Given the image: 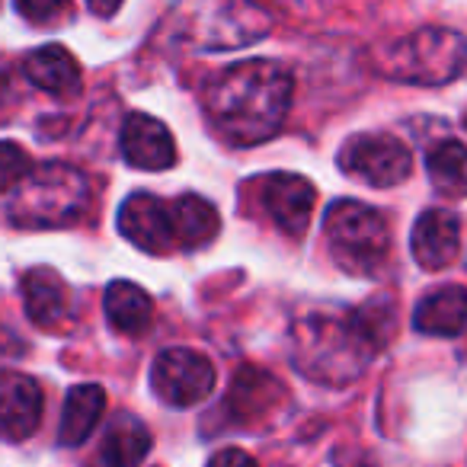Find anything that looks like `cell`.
<instances>
[{
  "mask_svg": "<svg viewBox=\"0 0 467 467\" xmlns=\"http://www.w3.org/2000/svg\"><path fill=\"white\" fill-rule=\"evenodd\" d=\"M378 349L381 346L375 343L368 327L362 324L358 311H311L301 314L292 324L295 368L317 384L343 388V384L356 381Z\"/></svg>",
  "mask_w": 467,
  "mask_h": 467,
  "instance_id": "2",
  "label": "cell"
},
{
  "mask_svg": "<svg viewBox=\"0 0 467 467\" xmlns=\"http://www.w3.org/2000/svg\"><path fill=\"white\" fill-rule=\"evenodd\" d=\"M42 422V388L20 371L0 375V439L23 441Z\"/></svg>",
  "mask_w": 467,
  "mask_h": 467,
  "instance_id": "13",
  "label": "cell"
},
{
  "mask_svg": "<svg viewBox=\"0 0 467 467\" xmlns=\"http://www.w3.org/2000/svg\"><path fill=\"white\" fill-rule=\"evenodd\" d=\"M176 42L202 52H234L266 39L273 16L254 0H176L170 14Z\"/></svg>",
  "mask_w": 467,
  "mask_h": 467,
  "instance_id": "3",
  "label": "cell"
},
{
  "mask_svg": "<svg viewBox=\"0 0 467 467\" xmlns=\"http://www.w3.org/2000/svg\"><path fill=\"white\" fill-rule=\"evenodd\" d=\"M23 74L33 87L46 93H71L80 80V65L65 46H42L23 61Z\"/></svg>",
  "mask_w": 467,
  "mask_h": 467,
  "instance_id": "19",
  "label": "cell"
},
{
  "mask_svg": "<svg viewBox=\"0 0 467 467\" xmlns=\"http://www.w3.org/2000/svg\"><path fill=\"white\" fill-rule=\"evenodd\" d=\"M413 260L429 273L451 266L461 250V221L451 208H429L416 218L413 237H410Z\"/></svg>",
  "mask_w": 467,
  "mask_h": 467,
  "instance_id": "12",
  "label": "cell"
},
{
  "mask_svg": "<svg viewBox=\"0 0 467 467\" xmlns=\"http://www.w3.org/2000/svg\"><path fill=\"white\" fill-rule=\"evenodd\" d=\"M170 212H173V234H176V244H180V247L195 250V247H205V244L214 241V234H218V227H221V218H218V208H214L208 199L186 192L170 205Z\"/></svg>",
  "mask_w": 467,
  "mask_h": 467,
  "instance_id": "21",
  "label": "cell"
},
{
  "mask_svg": "<svg viewBox=\"0 0 467 467\" xmlns=\"http://www.w3.org/2000/svg\"><path fill=\"white\" fill-rule=\"evenodd\" d=\"M426 173L432 180L435 192L448 199H464L467 195V144L461 141H439L426 154Z\"/></svg>",
  "mask_w": 467,
  "mask_h": 467,
  "instance_id": "22",
  "label": "cell"
},
{
  "mask_svg": "<svg viewBox=\"0 0 467 467\" xmlns=\"http://www.w3.org/2000/svg\"><path fill=\"white\" fill-rule=\"evenodd\" d=\"M263 208L269 218L288 234V237H301L311 224L314 205H317V189L307 176L298 173H269L263 176L260 186Z\"/></svg>",
  "mask_w": 467,
  "mask_h": 467,
  "instance_id": "10",
  "label": "cell"
},
{
  "mask_svg": "<svg viewBox=\"0 0 467 467\" xmlns=\"http://www.w3.org/2000/svg\"><path fill=\"white\" fill-rule=\"evenodd\" d=\"M90 195L93 189L84 170L71 163H39L14 189L7 218L26 231L67 227L84 218V212L90 208Z\"/></svg>",
  "mask_w": 467,
  "mask_h": 467,
  "instance_id": "4",
  "label": "cell"
},
{
  "mask_svg": "<svg viewBox=\"0 0 467 467\" xmlns=\"http://www.w3.org/2000/svg\"><path fill=\"white\" fill-rule=\"evenodd\" d=\"M208 467H260L254 454H247L244 448H221V451L212 454Z\"/></svg>",
  "mask_w": 467,
  "mask_h": 467,
  "instance_id": "25",
  "label": "cell"
},
{
  "mask_svg": "<svg viewBox=\"0 0 467 467\" xmlns=\"http://www.w3.org/2000/svg\"><path fill=\"white\" fill-rule=\"evenodd\" d=\"M282 400H285V388L269 371L247 365L234 378L227 410H231L234 422H241V426H263V422L275 420Z\"/></svg>",
  "mask_w": 467,
  "mask_h": 467,
  "instance_id": "14",
  "label": "cell"
},
{
  "mask_svg": "<svg viewBox=\"0 0 467 467\" xmlns=\"http://www.w3.org/2000/svg\"><path fill=\"white\" fill-rule=\"evenodd\" d=\"M103 305H106L109 327L116 333H125V337H141L150 327V320H154V301H150V295L129 279L109 282Z\"/></svg>",
  "mask_w": 467,
  "mask_h": 467,
  "instance_id": "18",
  "label": "cell"
},
{
  "mask_svg": "<svg viewBox=\"0 0 467 467\" xmlns=\"http://www.w3.org/2000/svg\"><path fill=\"white\" fill-rule=\"evenodd\" d=\"M467 324V288L445 285L426 295L413 311V327L426 337H458Z\"/></svg>",
  "mask_w": 467,
  "mask_h": 467,
  "instance_id": "17",
  "label": "cell"
},
{
  "mask_svg": "<svg viewBox=\"0 0 467 467\" xmlns=\"http://www.w3.org/2000/svg\"><path fill=\"white\" fill-rule=\"evenodd\" d=\"M33 170V161L29 154L20 148L16 141H0V192H7V189H16L26 173Z\"/></svg>",
  "mask_w": 467,
  "mask_h": 467,
  "instance_id": "23",
  "label": "cell"
},
{
  "mask_svg": "<svg viewBox=\"0 0 467 467\" xmlns=\"http://www.w3.org/2000/svg\"><path fill=\"white\" fill-rule=\"evenodd\" d=\"M327 247L333 260L352 275H371L381 269L390 250L388 221L378 208L356 199H339L327 208L324 218Z\"/></svg>",
  "mask_w": 467,
  "mask_h": 467,
  "instance_id": "6",
  "label": "cell"
},
{
  "mask_svg": "<svg viewBox=\"0 0 467 467\" xmlns=\"http://www.w3.org/2000/svg\"><path fill=\"white\" fill-rule=\"evenodd\" d=\"M339 170L368 186H397L413 173V154L400 138L365 131L339 148Z\"/></svg>",
  "mask_w": 467,
  "mask_h": 467,
  "instance_id": "7",
  "label": "cell"
},
{
  "mask_svg": "<svg viewBox=\"0 0 467 467\" xmlns=\"http://www.w3.org/2000/svg\"><path fill=\"white\" fill-rule=\"evenodd\" d=\"M103 410H106V390L99 384H78V388H71L65 410H61V426H58L61 445H84L93 429H97Z\"/></svg>",
  "mask_w": 467,
  "mask_h": 467,
  "instance_id": "20",
  "label": "cell"
},
{
  "mask_svg": "<svg viewBox=\"0 0 467 467\" xmlns=\"http://www.w3.org/2000/svg\"><path fill=\"white\" fill-rule=\"evenodd\" d=\"M119 148L129 167L135 170H170L176 163V144L173 135L161 119L148 116V112H131L122 122V135H119Z\"/></svg>",
  "mask_w": 467,
  "mask_h": 467,
  "instance_id": "11",
  "label": "cell"
},
{
  "mask_svg": "<svg viewBox=\"0 0 467 467\" xmlns=\"http://www.w3.org/2000/svg\"><path fill=\"white\" fill-rule=\"evenodd\" d=\"M214 365L202 352L186 346H170L154 358L150 388L170 407H195L214 388Z\"/></svg>",
  "mask_w": 467,
  "mask_h": 467,
  "instance_id": "8",
  "label": "cell"
},
{
  "mask_svg": "<svg viewBox=\"0 0 467 467\" xmlns=\"http://www.w3.org/2000/svg\"><path fill=\"white\" fill-rule=\"evenodd\" d=\"M119 231L129 244H135L144 254L163 256L173 250L176 234H173V212L167 208V202H161L157 195L135 192L122 202L119 208Z\"/></svg>",
  "mask_w": 467,
  "mask_h": 467,
  "instance_id": "9",
  "label": "cell"
},
{
  "mask_svg": "<svg viewBox=\"0 0 467 467\" xmlns=\"http://www.w3.org/2000/svg\"><path fill=\"white\" fill-rule=\"evenodd\" d=\"M150 451V432L138 416L116 413L97 451V467H135Z\"/></svg>",
  "mask_w": 467,
  "mask_h": 467,
  "instance_id": "15",
  "label": "cell"
},
{
  "mask_svg": "<svg viewBox=\"0 0 467 467\" xmlns=\"http://www.w3.org/2000/svg\"><path fill=\"white\" fill-rule=\"evenodd\" d=\"M467 67V39L454 29L426 26L397 39L378 58V71L397 84L441 87Z\"/></svg>",
  "mask_w": 467,
  "mask_h": 467,
  "instance_id": "5",
  "label": "cell"
},
{
  "mask_svg": "<svg viewBox=\"0 0 467 467\" xmlns=\"http://www.w3.org/2000/svg\"><path fill=\"white\" fill-rule=\"evenodd\" d=\"M87 4H90V10L97 16H112L119 7H122V0H87Z\"/></svg>",
  "mask_w": 467,
  "mask_h": 467,
  "instance_id": "26",
  "label": "cell"
},
{
  "mask_svg": "<svg viewBox=\"0 0 467 467\" xmlns=\"http://www.w3.org/2000/svg\"><path fill=\"white\" fill-rule=\"evenodd\" d=\"M295 80L279 61L247 58L227 65L208 80L202 106L221 135L234 148H254L282 129L292 106Z\"/></svg>",
  "mask_w": 467,
  "mask_h": 467,
  "instance_id": "1",
  "label": "cell"
},
{
  "mask_svg": "<svg viewBox=\"0 0 467 467\" xmlns=\"http://www.w3.org/2000/svg\"><path fill=\"white\" fill-rule=\"evenodd\" d=\"M16 14L33 26H58L71 14V0H16Z\"/></svg>",
  "mask_w": 467,
  "mask_h": 467,
  "instance_id": "24",
  "label": "cell"
},
{
  "mask_svg": "<svg viewBox=\"0 0 467 467\" xmlns=\"http://www.w3.org/2000/svg\"><path fill=\"white\" fill-rule=\"evenodd\" d=\"M23 301L29 320L42 330H55L67 317V288L48 266H36L23 275Z\"/></svg>",
  "mask_w": 467,
  "mask_h": 467,
  "instance_id": "16",
  "label": "cell"
}]
</instances>
